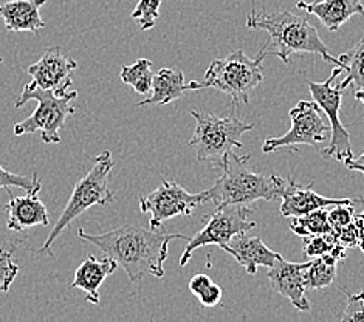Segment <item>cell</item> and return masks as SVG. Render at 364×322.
<instances>
[{"instance_id": "cell-1", "label": "cell", "mask_w": 364, "mask_h": 322, "mask_svg": "<svg viewBox=\"0 0 364 322\" xmlns=\"http://www.w3.org/2000/svg\"><path fill=\"white\" fill-rule=\"evenodd\" d=\"M77 236L114 259L132 284L140 282L147 274L163 277L169 243L176 239H188L183 234L155 232L138 225H124L101 234H87L80 228Z\"/></svg>"}, {"instance_id": "cell-2", "label": "cell", "mask_w": 364, "mask_h": 322, "mask_svg": "<svg viewBox=\"0 0 364 322\" xmlns=\"http://www.w3.org/2000/svg\"><path fill=\"white\" fill-rule=\"evenodd\" d=\"M247 27L268 33V41L261 50L264 56H276L289 65L291 55L311 53L343 68L340 59L331 55L326 43L321 41L316 27L306 16H296L290 11L267 13L262 10V13H257L253 8L247 17Z\"/></svg>"}, {"instance_id": "cell-3", "label": "cell", "mask_w": 364, "mask_h": 322, "mask_svg": "<svg viewBox=\"0 0 364 322\" xmlns=\"http://www.w3.org/2000/svg\"><path fill=\"white\" fill-rule=\"evenodd\" d=\"M251 156H240L236 152H230L223 161V173L215 181V185L208 189V198L215 206L225 205H250L257 200L281 198L287 180L272 173H256L248 171V161Z\"/></svg>"}, {"instance_id": "cell-4", "label": "cell", "mask_w": 364, "mask_h": 322, "mask_svg": "<svg viewBox=\"0 0 364 322\" xmlns=\"http://www.w3.org/2000/svg\"><path fill=\"white\" fill-rule=\"evenodd\" d=\"M114 166L115 163L109 151H102L95 156L90 171L76 183L63 214L55 223L53 230L50 231V236L46 239L44 245L38 249L39 256L47 254L53 257L51 245L76 217L90 210L92 206H107L114 202L115 194L109 189V176Z\"/></svg>"}, {"instance_id": "cell-5", "label": "cell", "mask_w": 364, "mask_h": 322, "mask_svg": "<svg viewBox=\"0 0 364 322\" xmlns=\"http://www.w3.org/2000/svg\"><path fill=\"white\" fill-rule=\"evenodd\" d=\"M264 58L261 51L255 59L242 50L232 51L227 58L213 60L203 80L188 82V90L214 89L228 95L234 106L248 104L250 93L264 80Z\"/></svg>"}, {"instance_id": "cell-6", "label": "cell", "mask_w": 364, "mask_h": 322, "mask_svg": "<svg viewBox=\"0 0 364 322\" xmlns=\"http://www.w3.org/2000/svg\"><path fill=\"white\" fill-rule=\"evenodd\" d=\"M76 98V90H42L33 82L27 84L14 106L19 109L25 102L38 101V107L27 119L14 124V135L21 136L39 132L41 140L44 143H60L59 132L64 127L65 119L75 113L72 102Z\"/></svg>"}, {"instance_id": "cell-7", "label": "cell", "mask_w": 364, "mask_h": 322, "mask_svg": "<svg viewBox=\"0 0 364 322\" xmlns=\"http://www.w3.org/2000/svg\"><path fill=\"white\" fill-rule=\"evenodd\" d=\"M191 115L196 119V130L188 144L196 151L198 161H211L215 168L223 166L230 152L240 149V136L255 127L234 115V109L225 118L198 110H193Z\"/></svg>"}, {"instance_id": "cell-8", "label": "cell", "mask_w": 364, "mask_h": 322, "mask_svg": "<svg viewBox=\"0 0 364 322\" xmlns=\"http://www.w3.org/2000/svg\"><path fill=\"white\" fill-rule=\"evenodd\" d=\"M253 213L250 205H225L218 206L210 217H208L203 228L188 239V245L180 257V267H185L193 252L206 245H218L223 251H230L231 239L239 232H248L255 230L257 223L250 220Z\"/></svg>"}, {"instance_id": "cell-9", "label": "cell", "mask_w": 364, "mask_h": 322, "mask_svg": "<svg viewBox=\"0 0 364 322\" xmlns=\"http://www.w3.org/2000/svg\"><path fill=\"white\" fill-rule=\"evenodd\" d=\"M343 68L336 65L332 70L331 77L324 82H307L311 98L318 104L321 112L326 113V118L328 119V124H331V140H328L327 146L323 149V156L335 159L341 163L353 159L349 132L346 130L340 119L343 92L346 90V87L341 84V81L335 82L336 77L343 75Z\"/></svg>"}, {"instance_id": "cell-10", "label": "cell", "mask_w": 364, "mask_h": 322, "mask_svg": "<svg viewBox=\"0 0 364 322\" xmlns=\"http://www.w3.org/2000/svg\"><path fill=\"white\" fill-rule=\"evenodd\" d=\"M291 127L282 136L268 138L262 144L264 154L279 149H294L298 146L321 147L331 140V124L321 115V109L315 101H299L290 110Z\"/></svg>"}, {"instance_id": "cell-11", "label": "cell", "mask_w": 364, "mask_h": 322, "mask_svg": "<svg viewBox=\"0 0 364 322\" xmlns=\"http://www.w3.org/2000/svg\"><path fill=\"white\" fill-rule=\"evenodd\" d=\"M210 202L208 193L191 194L176 181H163L151 194L140 198V211L151 214V230L157 231L161 225L177 215H191L196 208Z\"/></svg>"}, {"instance_id": "cell-12", "label": "cell", "mask_w": 364, "mask_h": 322, "mask_svg": "<svg viewBox=\"0 0 364 322\" xmlns=\"http://www.w3.org/2000/svg\"><path fill=\"white\" fill-rule=\"evenodd\" d=\"M311 260L302 264H293L285 260L282 256L276 260L273 267L268 268V281L272 289L279 293L282 298L289 299L291 306L299 311H309L310 304L307 301V285H306V268Z\"/></svg>"}, {"instance_id": "cell-13", "label": "cell", "mask_w": 364, "mask_h": 322, "mask_svg": "<svg viewBox=\"0 0 364 322\" xmlns=\"http://www.w3.org/2000/svg\"><path fill=\"white\" fill-rule=\"evenodd\" d=\"M76 67L75 59L64 56L59 47H51L27 72L33 77L31 82L42 90H68L73 84L72 73Z\"/></svg>"}, {"instance_id": "cell-14", "label": "cell", "mask_w": 364, "mask_h": 322, "mask_svg": "<svg viewBox=\"0 0 364 322\" xmlns=\"http://www.w3.org/2000/svg\"><path fill=\"white\" fill-rule=\"evenodd\" d=\"M309 186L298 185L294 178H289L287 186L282 194L281 214L284 217H299L311 211L321 210V208H331L336 205H357L361 198H327L319 195L316 190Z\"/></svg>"}, {"instance_id": "cell-15", "label": "cell", "mask_w": 364, "mask_h": 322, "mask_svg": "<svg viewBox=\"0 0 364 322\" xmlns=\"http://www.w3.org/2000/svg\"><path fill=\"white\" fill-rule=\"evenodd\" d=\"M39 193L41 190H33L23 197H10V202L5 205L8 230L21 232L34 226L50 225L47 206L41 202Z\"/></svg>"}, {"instance_id": "cell-16", "label": "cell", "mask_w": 364, "mask_h": 322, "mask_svg": "<svg viewBox=\"0 0 364 322\" xmlns=\"http://www.w3.org/2000/svg\"><path fill=\"white\" fill-rule=\"evenodd\" d=\"M296 6L307 14L315 16L328 31H338L350 17L364 14L363 0H298Z\"/></svg>"}, {"instance_id": "cell-17", "label": "cell", "mask_w": 364, "mask_h": 322, "mask_svg": "<svg viewBox=\"0 0 364 322\" xmlns=\"http://www.w3.org/2000/svg\"><path fill=\"white\" fill-rule=\"evenodd\" d=\"M237 262L245 268L248 274H256L259 267L270 268L281 257L279 252L268 248L261 237L248 236L245 232H239L230 242V251Z\"/></svg>"}, {"instance_id": "cell-18", "label": "cell", "mask_w": 364, "mask_h": 322, "mask_svg": "<svg viewBox=\"0 0 364 322\" xmlns=\"http://www.w3.org/2000/svg\"><path fill=\"white\" fill-rule=\"evenodd\" d=\"M117 268L118 264L112 257L98 259L93 254H89L87 259L75 272L72 286L82 290L85 293V299L97 306V304L101 302L100 286L110 274L117 272Z\"/></svg>"}, {"instance_id": "cell-19", "label": "cell", "mask_w": 364, "mask_h": 322, "mask_svg": "<svg viewBox=\"0 0 364 322\" xmlns=\"http://www.w3.org/2000/svg\"><path fill=\"white\" fill-rule=\"evenodd\" d=\"M47 0H11L0 5V17L5 23L6 31H30L38 34L46 28V22L41 17V6Z\"/></svg>"}, {"instance_id": "cell-20", "label": "cell", "mask_w": 364, "mask_h": 322, "mask_svg": "<svg viewBox=\"0 0 364 322\" xmlns=\"http://www.w3.org/2000/svg\"><path fill=\"white\" fill-rule=\"evenodd\" d=\"M188 92V85L185 82V75L174 68H161V70L154 75L152 81V95L136 104L138 107L147 106H163L181 98Z\"/></svg>"}, {"instance_id": "cell-21", "label": "cell", "mask_w": 364, "mask_h": 322, "mask_svg": "<svg viewBox=\"0 0 364 322\" xmlns=\"http://www.w3.org/2000/svg\"><path fill=\"white\" fill-rule=\"evenodd\" d=\"M289 228L291 232L296 234V236L304 239L311 236H319V234L333 232L331 223H328L327 208H321V210L311 211L299 217H289Z\"/></svg>"}, {"instance_id": "cell-22", "label": "cell", "mask_w": 364, "mask_h": 322, "mask_svg": "<svg viewBox=\"0 0 364 322\" xmlns=\"http://www.w3.org/2000/svg\"><path fill=\"white\" fill-rule=\"evenodd\" d=\"M336 264L338 259L331 252L311 260L304 273L307 290H323L332 285L336 279Z\"/></svg>"}, {"instance_id": "cell-23", "label": "cell", "mask_w": 364, "mask_h": 322, "mask_svg": "<svg viewBox=\"0 0 364 322\" xmlns=\"http://www.w3.org/2000/svg\"><path fill=\"white\" fill-rule=\"evenodd\" d=\"M343 65V73H346L341 84L348 89L349 85L355 87V90L364 87V39L360 41L349 53L338 56Z\"/></svg>"}, {"instance_id": "cell-24", "label": "cell", "mask_w": 364, "mask_h": 322, "mask_svg": "<svg viewBox=\"0 0 364 322\" xmlns=\"http://www.w3.org/2000/svg\"><path fill=\"white\" fill-rule=\"evenodd\" d=\"M119 77L124 84L131 85L136 93L147 95L152 90V63L149 59H138L131 65H123Z\"/></svg>"}, {"instance_id": "cell-25", "label": "cell", "mask_w": 364, "mask_h": 322, "mask_svg": "<svg viewBox=\"0 0 364 322\" xmlns=\"http://www.w3.org/2000/svg\"><path fill=\"white\" fill-rule=\"evenodd\" d=\"M188 289L205 307L219 306L223 296L220 286L215 282H213L210 276L203 273L196 274L193 279L189 281Z\"/></svg>"}, {"instance_id": "cell-26", "label": "cell", "mask_w": 364, "mask_h": 322, "mask_svg": "<svg viewBox=\"0 0 364 322\" xmlns=\"http://www.w3.org/2000/svg\"><path fill=\"white\" fill-rule=\"evenodd\" d=\"M163 0H140L135 10L132 11L131 17L134 21L140 23V28L143 31L152 30L155 27V22H157L160 16V5Z\"/></svg>"}, {"instance_id": "cell-27", "label": "cell", "mask_w": 364, "mask_h": 322, "mask_svg": "<svg viewBox=\"0 0 364 322\" xmlns=\"http://www.w3.org/2000/svg\"><path fill=\"white\" fill-rule=\"evenodd\" d=\"M0 188H5V189L19 188V189H25L27 193H33V190L42 189V181L38 178V176L25 177V176H21V173H13L0 166Z\"/></svg>"}, {"instance_id": "cell-28", "label": "cell", "mask_w": 364, "mask_h": 322, "mask_svg": "<svg viewBox=\"0 0 364 322\" xmlns=\"http://www.w3.org/2000/svg\"><path fill=\"white\" fill-rule=\"evenodd\" d=\"M19 269L21 268L14 262L11 252L0 248V294L10 291L14 279L19 274Z\"/></svg>"}, {"instance_id": "cell-29", "label": "cell", "mask_w": 364, "mask_h": 322, "mask_svg": "<svg viewBox=\"0 0 364 322\" xmlns=\"http://www.w3.org/2000/svg\"><path fill=\"white\" fill-rule=\"evenodd\" d=\"M336 243L338 242H336V239L333 236V232H331V234H319V236L306 237L304 252H306L307 257L315 259V257L327 254V252H331L335 248Z\"/></svg>"}, {"instance_id": "cell-30", "label": "cell", "mask_w": 364, "mask_h": 322, "mask_svg": "<svg viewBox=\"0 0 364 322\" xmlns=\"http://www.w3.org/2000/svg\"><path fill=\"white\" fill-rule=\"evenodd\" d=\"M343 322H364V293H348Z\"/></svg>"}, {"instance_id": "cell-31", "label": "cell", "mask_w": 364, "mask_h": 322, "mask_svg": "<svg viewBox=\"0 0 364 322\" xmlns=\"http://www.w3.org/2000/svg\"><path fill=\"white\" fill-rule=\"evenodd\" d=\"M353 205H336L331 206L328 210V223H331L332 230H340L343 226H348L353 222Z\"/></svg>"}, {"instance_id": "cell-32", "label": "cell", "mask_w": 364, "mask_h": 322, "mask_svg": "<svg viewBox=\"0 0 364 322\" xmlns=\"http://www.w3.org/2000/svg\"><path fill=\"white\" fill-rule=\"evenodd\" d=\"M333 236L338 243H341L346 248H357L360 247V237H358V231L355 223H349L348 226H343L340 230L333 231Z\"/></svg>"}, {"instance_id": "cell-33", "label": "cell", "mask_w": 364, "mask_h": 322, "mask_svg": "<svg viewBox=\"0 0 364 322\" xmlns=\"http://www.w3.org/2000/svg\"><path fill=\"white\" fill-rule=\"evenodd\" d=\"M353 223L357 226L358 231V237H360V249L364 252V211L353 214Z\"/></svg>"}, {"instance_id": "cell-34", "label": "cell", "mask_w": 364, "mask_h": 322, "mask_svg": "<svg viewBox=\"0 0 364 322\" xmlns=\"http://www.w3.org/2000/svg\"><path fill=\"white\" fill-rule=\"evenodd\" d=\"M344 164L346 166H348L349 169H352V171H358V172H363L364 173V152H363V155L360 156L358 160H348V161H344Z\"/></svg>"}, {"instance_id": "cell-35", "label": "cell", "mask_w": 364, "mask_h": 322, "mask_svg": "<svg viewBox=\"0 0 364 322\" xmlns=\"http://www.w3.org/2000/svg\"><path fill=\"white\" fill-rule=\"evenodd\" d=\"M355 100L363 102V106H364V87H363V89L355 90Z\"/></svg>"}, {"instance_id": "cell-36", "label": "cell", "mask_w": 364, "mask_h": 322, "mask_svg": "<svg viewBox=\"0 0 364 322\" xmlns=\"http://www.w3.org/2000/svg\"><path fill=\"white\" fill-rule=\"evenodd\" d=\"M2 63H4V59H2V58H0V64H2Z\"/></svg>"}, {"instance_id": "cell-37", "label": "cell", "mask_w": 364, "mask_h": 322, "mask_svg": "<svg viewBox=\"0 0 364 322\" xmlns=\"http://www.w3.org/2000/svg\"><path fill=\"white\" fill-rule=\"evenodd\" d=\"M361 203H363V205H364V198H363V200H361Z\"/></svg>"}]
</instances>
